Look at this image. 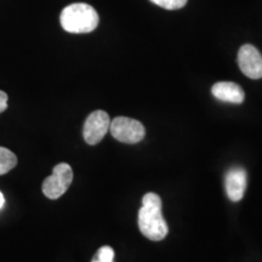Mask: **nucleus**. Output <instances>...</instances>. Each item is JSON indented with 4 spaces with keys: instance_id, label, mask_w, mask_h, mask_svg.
I'll return each instance as SVG.
<instances>
[{
    "instance_id": "nucleus-6",
    "label": "nucleus",
    "mask_w": 262,
    "mask_h": 262,
    "mask_svg": "<svg viewBox=\"0 0 262 262\" xmlns=\"http://www.w3.org/2000/svg\"><path fill=\"white\" fill-rule=\"evenodd\" d=\"M238 64L243 74L250 79L262 78V55L253 45L245 44L239 49Z\"/></svg>"
},
{
    "instance_id": "nucleus-14",
    "label": "nucleus",
    "mask_w": 262,
    "mask_h": 262,
    "mask_svg": "<svg viewBox=\"0 0 262 262\" xmlns=\"http://www.w3.org/2000/svg\"><path fill=\"white\" fill-rule=\"evenodd\" d=\"M91 262H113V261H101V260H97V258H93V261Z\"/></svg>"
},
{
    "instance_id": "nucleus-5",
    "label": "nucleus",
    "mask_w": 262,
    "mask_h": 262,
    "mask_svg": "<svg viewBox=\"0 0 262 262\" xmlns=\"http://www.w3.org/2000/svg\"><path fill=\"white\" fill-rule=\"evenodd\" d=\"M110 125L111 119L108 113L101 110L95 111L85 120L83 129L85 142L91 146L100 143L110 131Z\"/></svg>"
},
{
    "instance_id": "nucleus-4",
    "label": "nucleus",
    "mask_w": 262,
    "mask_h": 262,
    "mask_svg": "<svg viewBox=\"0 0 262 262\" xmlns=\"http://www.w3.org/2000/svg\"><path fill=\"white\" fill-rule=\"evenodd\" d=\"M110 131L114 139L119 142L129 143V145H134V143L142 141L146 134L142 123L126 117H117L111 120Z\"/></svg>"
},
{
    "instance_id": "nucleus-1",
    "label": "nucleus",
    "mask_w": 262,
    "mask_h": 262,
    "mask_svg": "<svg viewBox=\"0 0 262 262\" xmlns=\"http://www.w3.org/2000/svg\"><path fill=\"white\" fill-rule=\"evenodd\" d=\"M139 228L149 241L159 242L168 235L169 227L162 212V199L156 193H147L139 211Z\"/></svg>"
},
{
    "instance_id": "nucleus-7",
    "label": "nucleus",
    "mask_w": 262,
    "mask_h": 262,
    "mask_svg": "<svg viewBox=\"0 0 262 262\" xmlns=\"http://www.w3.org/2000/svg\"><path fill=\"white\" fill-rule=\"evenodd\" d=\"M226 193L232 202H239L247 189V171L241 166L229 169L225 178Z\"/></svg>"
},
{
    "instance_id": "nucleus-13",
    "label": "nucleus",
    "mask_w": 262,
    "mask_h": 262,
    "mask_svg": "<svg viewBox=\"0 0 262 262\" xmlns=\"http://www.w3.org/2000/svg\"><path fill=\"white\" fill-rule=\"evenodd\" d=\"M4 204H5V198H4V195H3V193L0 192V209L4 206Z\"/></svg>"
},
{
    "instance_id": "nucleus-8",
    "label": "nucleus",
    "mask_w": 262,
    "mask_h": 262,
    "mask_svg": "<svg viewBox=\"0 0 262 262\" xmlns=\"http://www.w3.org/2000/svg\"><path fill=\"white\" fill-rule=\"evenodd\" d=\"M211 93L222 102L239 104L244 101L245 94L238 84L231 81H220L211 88Z\"/></svg>"
},
{
    "instance_id": "nucleus-11",
    "label": "nucleus",
    "mask_w": 262,
    "mask_h": 262,
    "mask_svg": "<svg viewBox=\"0 0 262 262\" xmlns=\"http://www.w3.org/2000/svg\"><path fill=\"white\" fill-rule=\"evenodd\" d=\"M95 258L101 261H113L114 260V250L111 247H102L97 250Z\"/></svg>"
},
{
    "instance_id": "nucleus-9",
    "label": "nucleus",
    "mask_w": 262,
    "mask_h": 262,
    "mask_svg": "<svg viewBox=\"0 0 262 262\" xmlns=\"http://www.w3.org/2000/svg\"><path fill=\"white\" fill-rule=\"evenodd\" d=\"M17 164V157L11 150L0 147V175H5Z\"/></svg>"
},
{
    "instance_id": "nucleus-3",
    "label": "nucleus",
    "mask_w": 262,
    "mask_h": 262,
    "mask_svg": "<svg viewBox=\"0 0 262 262\" xmlns=\"http://www.w3.org/2000/svg\"><path fill=\"white\" fill-rule=\"evenodd\" d=\"M72 181H73V170L70 164H57L51 175L42 182V193L49 199H58L64 194Z\"/></svg>"
},
{
    "instance_id": "nucleus-2",
    "label": "nucleus",
    "mask_w": 262,
    "mask_h": 262,
    "mask_svg": "<svg viewBox=\"0 0 262 262\" xmlns=\"http://www.w3.org/2000/svg\"><path fill=\"white\" fill-rule=\"evenodd\" d=\"M60 22L66 32L83 34L95 31L100 22V17L91 5L85 3H75L62 10Z\"/></svg>"
},
{
    "instance_id": "nucleus-12",
    "label": "nucleus",
    "mask_w": 262,
    "mask_h": 262,
    "mask_svg": "<svg viewBox=\"0 0 262 262\" xmlns=\"http://www.w3.org/2000/svg\"><path fill=\"white\" fill-rule=\"evenodd\" d=\"M8 108V95L0 90V113H3Z\"/></svg>"
},
{
    "instance_id": "nucleus-10",
    "label": "nucleus",
    "mask_w": 262,
    "mask_h": 262,
    "mask_svg": "<svg viewBox=\"0 0 262 262\" xmlns=\"http://www.w3.org/2000/svg\"><path fill=\"white\" fill-rule=\"evenodd\" d=\"M149 2L166 10H178L187 4V0H149Z\"/></svg>"
}]
</instances>
